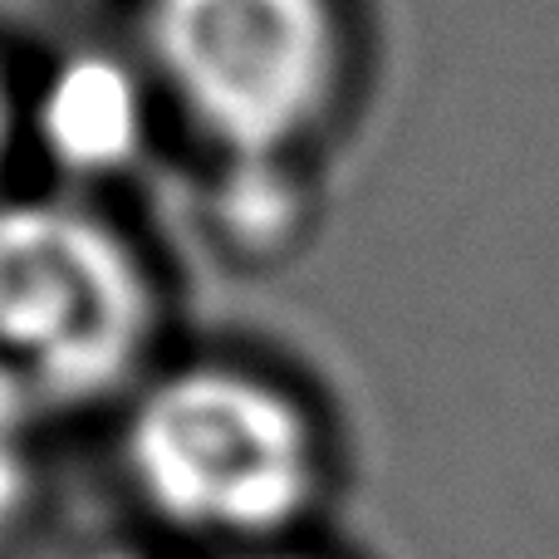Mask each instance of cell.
<instances>
[{
  "mask_svg": "<svg viewBox=\"0 0 559 559\" xmlns=\"http://www.w3.org/2000/svg\"><path fill=\"white\" fill-rule=\"evenodd\" d=\"M153 324L147 265L108 222L0 206V427L104 403L138 373Z\"/></svg>",
  "mask_w": 559,
  "mask_h": 559,
  "instance_id": "1",
  "label": "cell"
},
{
  "mask_svg": "<svg viewBox=\"0 0 559 559\" xmlns=\"http://www.w3.org/2000/svg\"><path fill=\"white\" fill-rule=\"evenodd\" d=\"M123 456L163 521L231 540L280 535L319 486L309 417L241 368H182L147 388L128 417Z\"/></svg>",
  "mask_w": 559,
  "mask_h": 559,
  "instance_id": "2",
  "label": "cell"
},
{
  "mask_svg": "<svg viewBox=\"0 0 559 559\" xmlns=\"http://www.w3.org/2000/svg\"><path fill=\"white\" fill-rule=\"evenodd\" d=\"M147 45L187 118L251 163L295 143L338 79L329 0H153Z\"/></svg>",
  "mask_w": 559,
  "mask_h": 559,
  "instance_id": "3",
  "label": "cell"
},
{
  "mask_svg": "<svg viewBox=\"0 0 559 559\" xmlns=\"http://www.w3.org/2000/svg\"><path fill=\"white\" fill-rule=\"evenodd\" d=\"M49 153L69 167H118L143 138V98L114 59H74L55 74L39 108Z\"/></svg>",
  "mask_w": 559,
  "mask_h": 559,
  "instance_id": "4",
  "label": "cell"
},
{
  "mask_svg": "<svg viewBox=\"0 0 559 559\" xmlns=\"http://www.w3.org/2000/svg\"><path fill=\"white\" fill-rule=\"evenodd\" d=\"M20 501V456L10 452V427H0V515Z\"/></svg>",
  "mask_w": 559,
  "mask_h": 559,
  "instance_id": "5",
  "label": "cell"
},
{
  "mask_svg": "<svg viewBox=\"0 0 559 559\" xmlns=\"http://www.w3.org/2000/svg\"><path fill=\"white\" fill-rule=\"evenodd\" d=\"M10 133H15V104H10L5 74H0V163H5V153H10Z\"/></svg>",
  "mask_w": 559,
  "mask_h": 559,
  "instance_id": "6",
  "label": "cell"
}]
</instances>
